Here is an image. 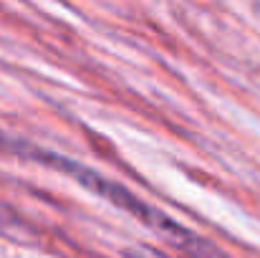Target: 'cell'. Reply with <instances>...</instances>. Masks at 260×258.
<instances>
[{"mask_svg": "<svg viewBox=\"0 0 260 258\" xmlns=\"http://www.w3.org/2000/svg\"><path fill=\"white\" fill-rule=\"evenodd\" d=\"M38 157L46 160L48 165H53L56 170L71 175L79 185L88 187L91 192H96L99 197L109 200L111 205H116V208L126 210L129 215L139 218L144 225L154 228L165 241H170L172 246L182 248L187 256H192V258H222L220 251L212 248L207 241H202L200 236H194V233L187 231L184 225H179L177 220H172V218H170L167 213H162L159 208H152L149 203H144L142 197H137V195H134L132 190H126L124 185H119V182H114V180H106L104 175L88 170V167H84L81 162H74V160H69V157H61V155L38 152Z\"/></svg>", "mask_w": 260, "mask_h": 258, "instance_id": "obj_1", "label": "cell"}]
</instances>
